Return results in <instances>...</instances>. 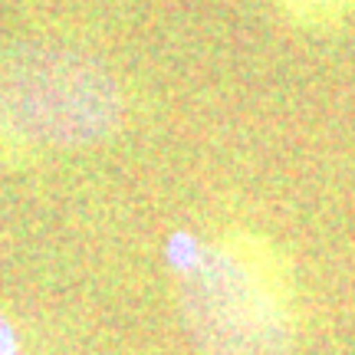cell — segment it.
Instances as JSON below:
<instances>
[{"mask_svg": "<svg viewBox=\"0 0 355 355\" xmlns=\"http://www.w3.org/2000/svg\"><path fill=\"white\" fill-rule=\"evenodd\" d=\"M178 306L201 355H293L296 316L277 250L247 234L201 243L178 270Z\"/></svg>", "mask_w": 355, "mask_h": 355, "instance_id": "6da1fadb", "label": "cell"}, {"mask_svg": "<svg viewBox=\"0 0 355 355\" xmlns=\"http://www.w3.org/2000/svg\"><path fill=\"white\" fill-rule=\"evenodd\" d=\"M0 355H24L20 349V332L7 316H0Z\"/></svg>", "mask_w": 355, "mask_h": 355, "instance_id": "277c9868", "label": "cell"}, {"mask_svg": "<svg viewBox=\"0 0 355 355\" xmlns=\"http://www.w3.org/2000/svg\"><path fill=\"white\" fill-rule=\"evenodd\" d=\"M122 119V86L96 56L50 40L0 46V141L79 152L112 139Z\"/></svg>", "mask_w": 355, "mask_h": 355, "instance_id": "7a4b0ae2", "label": "cell"}, {"mask_svg": "<svg viewBox=\"0 0 355 355\" xmlns=\"http://www.w3.org/2000/svg\"><path fill=\"white\" fill-rule=\"evenodd\" d=\"M279 3H283V10H290L296 20L316 24V20H329V17H336L339 10L352 7L355 0H279Z\"/></svg>", "mask_w": 355, "mask_h": 355, "instance_id": "3957f363", "label": "cell"}]
</instances>
